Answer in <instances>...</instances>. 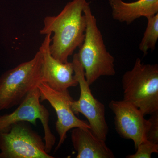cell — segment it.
I'll use <instances>...</instances> for the list:
<instances>
[{
  "label": "cell",
  "instance_id": "cell-4",
  "mask_svg": "<svg viewBox=\"0 0 158 158\" xmlns=\"http://www.w3.org/2000/svg\"><path fill=\"white\" fill-rule=\"evenodd\" d=\"M42 56L38 50L33 59L9 69L0 77V111L22 102L43 81Z\"/></svg>",
  "mask_w": 158,
  "mask_h": 158
},
{
  "label": "cell",
  "instance_id": "cell-2",
  "mask_svg": "<svg viewBox=\"0 0 158 158\" xmlns=\"http://www.w3.org/2000/svg\"><path fill=\"white\" fill-rule=\"evenodd\" d=\"M83 12L86 22L85 37L77 54L84 68L85 79L90 86L101 77L115 75V59L106 48L88 2Z\"/></svg>",
  "mask_w": 158,
  "mask_h": 158
},
{
  "label": "cell",
  "instance_id": "cell-5",
  "mask_svg": "<svg viewBox=\"0 0 158 158\" xmlns=\"http://www.w3.org/2000/svg\"><path fill=\"white\" fill-rule=\"evenodd\" d=\"M0 158H53L41 137L27 122H19L0 132Z\"/></svg>",
  "mask_w": 158,
  "mask_h": 158
},
{
  "label": "cell",
  "instance_id": "cell-9",
  "mask_svg": "<svg viewBox=\"0 0 158 158\" xmlns=\"http://www.w3.org/2000/svg\"><path fill=\"white\" fill-rule=\"evenodd\" d=\"M109 107L115 115L116 132L122 138L132 140L136 149L146 140L149 120L144 118L141 110L123 100L111 101Z\"/></svg>",
  "mask_w": 158,
  "mask_h": 158
},
{
  "label": "cell",
  "instance_id": "cell-12",
  "mask_svg": "<svg viewBox=\"0 0 158 158\" xmlns=\"http://www.w3.org/2000/svg\"><path fill=\"white\" fill-rule=\"evenodd\" d=\"M113 19L129 25L141 17H151L158 13V0H138L126 2L109 0Z\"/></svg>",
  "mask_w": 158,
  "mask_h": 158
},
{
  "label": "cell",
  "instance_id": "cell-14",
  "mask_svg": "<svg viewBox=\"0 0 158 158\" xmlns=\"http://www.w3.org/2000/svg\"><path fill=\"white\" fill-rule=\"evenodd\" d=\"M136 152L129 155L126 158H151L154 153H158V144L146 140L142 142L136 148Z\"/></svg>",
  "mask_w": 158,
  "mask_h": 158
},
{
  "label": "cell",
  "instance_id": "cell-10",
  "mask_svg": "<svg viewBox=\"0 0 158 158\" xmlns=\"http://www.w3.org/2000/svg\"><path fill=\"white\" fill-rule=\"evenodd\" d=\"M52 34L45 35L39 50L42 56L41 73L43 82L59 91H66L71 87H77L78 83L74 77L73 62L62 63L51 53L50 45Z\"/></svg>",
  "mask_w": 158,
  "mask_h": 158
},
{
  "label": "cell",
  "instance_id": "cell-1",
  "mask_svg": "<svg viewBox=\"0 0 158 158\" xmlns=\"http://www.w3.org/2000/svg\"><path fill=\"white\" fill-rule=\"evenodd\" d=\"M87 0H73L65 5L56 15H48L44 19V27L40 34L53 33L50 45L51 53L62 63L84 41L86 22L83 10Z\"/></svg>",
  "mask_w": 158,
  "mask_h": 158
},
{
  "label": "cell",
  "instance_id": "cell-15",
  "mask_svg": "<svg viewBox=\"0 0 158 158\" xmlns=\"http://www.w3.org/2000/svg\"><path fill=\"white\" fill-rule=\"evenodd\" d=\"M150 115L148 119L149 125L146 134V139L148 141L158 144V111Z\"/></svg>",
  "mask_w": 158,
  "mask_h": 158
},
{
  "label": "cell",
  "instance_id": "cell-6",
  "mask_svg": "<svg viewBox=\"0 0 158 158\" xmlns=\"http://www.w3.org/2000/svg\"><path fill=\"white\" fill-rule=\"evenodd\" d=\"M72 62L74 77L80 87V96L78 100L72 101V110L76 115L81 113L84 115L88 119L90 130L93 135L106 141L109 127L105 116V105L94 98L91 93L77 53L74 54Z\"/></svg>",
  "mask_w": 158,
  "mask_h": 158
},
{
  "label": "cell",
  "instance_id": "cell-3",
  "mask_svg": "<svg viewBox=\"0 0 158 158\" xmlns=\"http://www.w3.org/2000/svg\"><path fill=\"white\" fill-rule=\"evenodd\" d=\"M123 100L141 110L144 116L158 111V65L136 59L133 68L122 78Z\"/></svg>",
  "mask_w": 158,
  "mask_h": 158
},
{
  "label": "cell",
  "instance_id": "cell-7",
  "mask_svg": "<svg viewBox=\"0 0 158 158\" xmlns=\"http://www.w3.org/2000/svg\"><path fill=\"white\" fill-rule=\"evenodd\" d=\"M40 93L37 87L28 94L14 111L0 116V132L8 131L12 124L19 122H27L36 125L37 119H39L44 131L46 151L49 153L55 145L56 138L49 126V113L40 104Z\"/></svg>",
  "mask_w": 158,
  "mask_h": 158
},
{
  "label": "cell",
  "instance_id": "cell-11",
  "mask_svg": "<svg viewBox=\"0 0 158 158\" xmlns=\"http://www.w3.org/2000/svg\"><path fill=\"white\" fill-rule=\"evenodd\" d=\"M71 138L74 148L77 152V158L115 157L105 141L94 135L90 129H72Z\"/></svg>",
  "mask_w": 158,
  "mask_h": 158
},
{
  "label": "cell",
  "instance_id": "cell-13",
  "mask_svg": "<svg viewBox=\"0 0 158 158\" xmlns=\"http://www.w3.org/2000/svg\"><path fill=\"white\" fill-rule=\"evenodd\" d=\"M147 19V27L139 45V50L144 56L149 49L154 50L158 39V13Z\"/></svg>",
  "mask_w": 158,
  "mask_h": 158
},
{
  "label": "cell",
  "instance_id": "cell-8",
  "mask_svg": "<svg viewBox=\"0 0 158 158\" xmlns=\"http://www.w3.org/2000/svg\"><path fill=\"white\" fill-rule=\"evenodd\" d=\"M37 87L40 93V100L48 101L56 113V129L59 135V140L56 150L64 143L67 132L69 130L76 127L90 129L89 123L79 119L72 110L71 102L73 99L68 90L62 92L54 90L43 82Z\"/></svg>",
  "mask_w": 158,
  "mask_h": 158
}]
</instances>
